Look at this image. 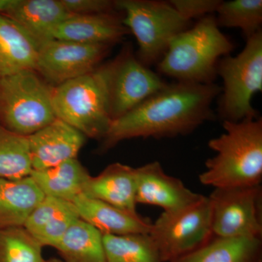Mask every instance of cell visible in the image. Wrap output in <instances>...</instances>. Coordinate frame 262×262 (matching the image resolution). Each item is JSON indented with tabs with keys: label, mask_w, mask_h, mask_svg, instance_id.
I'll list each match as a JSON object with an SVG mask.
<instances>
[{
	"label": "cell",
	"mask_w": 262,
	"mask_h": 262,
	"mask_svg": "<svg viewBox=\"0 0 262 262\" xmlns=\"http://www.w3.org/2000/svg\"><path fill=\"white\" fill-rule=\"evenodd\" d=\"M216 84L177 82L167 84L125 115L114 120L102 139L106 151L135 138L185 136L213 117L211 106L221 94Z\"/></svg>",
	"instance_id": "6da1fadb"
},
{
	"label": "cell",
	"mask_w": 262,
	"mask_h": 262,
	"mask_svg": "<svg viewBox=\"0 0 262 262\" xmlns=\"http://www.w3.org/2000/svg\"><path fill=\"white\" fill-rule=\"evenodd\" d=\"M225 133L208 146L215 152L200 174L203 185L214 188L252 187L262 180V120L223 121Z\"/></svg>",
	"instance_id": "7a4b0ae2"
},
{
	"label": "cell",
	"mask_w": 262,
	"mask_h": 262,
	"mask_svg": "<svg viewBox=\"0 0 262 262\" xmlns=\"http://www.w3.org/2000/svg\"><path fill=\"white\" fill-rule=\"evenodd\" d=\"M233 48L221 32L215 17L208 15L170 41L158 63V70L177 82L213 83L219 58L229 56Z\"/></svg>",
	"instance_id": "3957f363"
},
{
	"label": "cell",
	"mask_w": 262,
	"mask_h": 262,
	"mask_svg": "<svg viewBox=\"0 0 262 262\" xmlns=\"http://www.w3.org/2000/svg\"><path fill=\"white\" fill-rule=\"evenodd\" d=\"M112 62L54 87L53 106L57 119L86 138L102 139L113 122L110 83Z\"/></svg>",
	"instance_id": "277c9868"
},
{
	"label": "cell",
	"mask_w": 262,
	"mask_h": 262,
	"mask_svg": "<svg viewBox=\"0 0 262 262\" xmlns=\"http://www.w3.org/2000/svg\"><path fill=\"white\" fill-rule=\"evenodd\" d=\"M53 89L34 70L0 78V125L27 137L47 126L56 119Z\"/></svg>",
	"instance_id": "5b68a950"
},
{
	"label": "cell",
	"mask_w": 262,
	"mask_h": 262,
	"mask_svg": "<svg viewBox=\"0 0 262 262\" xmlns=\"http://www.w3.org/2000/svg\"><path fill=\"white\" fill-rule=\"evenodd\" d=\"M246 40L239 54L225 56L217 64V75L223 80L219 105L223 121L239 122L258 117L251 100L262 91L261 30Z\"/></svg>",
	"instance_id": "8992f818"
},
{
	"label": "cell",
	"mask_w": 262,
	"mask_h": 262,
	"mask_svg": "<svg viewBox=\"0 0 262 262\" xmlns=\"http://www.w3.org/2000/svg\"><path fill=\"white\" fill-rule=\"evenodd\" d=\"M115 8L122 12L124 25L136 38V58L147 67L160 61L170 41L189 29L191 22L168 2L119 0L115 1Z\"/></svg>",
	"instance_id": "52a82bcc"
},
{
	"label": "cell",
	"mask_w": 262,
	"mask_h": 262,
	"mask_svg": "<svg viewBox=\"0 0 262 262\" xmlns=\"http://www.w3.org/2000/svg\"><path fill=\"white\" fill-rule=\"evenodd\" d=\"M149 234L163 262H175L194 252L213 236L208 196L178 211H163Z\"/></svg>",
	"instance_id": "ba28073f"
},
{
	"label": "cell",
	"mask_w": 262,
	"mask_h": 262,
	"mask_svg": "<svg viewBox=\"0 0 262 262\" xmlns=\"http://www.w3.org/2000/svg\"><path fill=\"white\" fill-rule=\"evenodd\" d=\"M208 198L213 235L227 238H261V185L215 188Z\"/></svg>",
	"instance_id": "9c48e42d"
},
{
	"label": "cell",
	"mask_w": 262,
	"mask_h": 262,
	"mask_svg": "<svg viewBox=\"0 0 262 262\" xmlns=\"http://www.w3.org/2000/svg\"><path fill=\"white\" fill-rule=\"evenodd\" d=\"M110 46L50 39L38 47L34 70L48 83L59 85L96 70Z\"/></svg>",
	"instance_id": "30bf717a"
},
{
	"label": "cell",
	"mask_w": 262,
	"mask_h": 262,
	"mask_svg": "<svg viewBox=\"0 0 262 262\" xmlns=\"http://www.w3.org/2000/svg\"><path fill=\"white\" fill-rule=\"evenodd\" d=\"M110 107L113 121L139 106L163 89L167 82L138 60L130 48H125L112 61Z\"/></svg>",
	"instance_id": "8fae6325"
},
{
	"label": "cell",
	"mask_w": 262,
	"mask_h": 262,
	"mask_svg": "<svg viewBox=\"0 0 262 262\" xmlns=\"http://www.w3.org/2000/svg\"><path fill=\"white\" fill-rule=\"evenodd\" d=\"M192 192L178 178L165 173L161 164L153 161L136 168V203L174 211L191 206L203 198Z\"/></svg>",
	"instance_id": "7c38bea8"
},
{
	"label": "cell",
	"mask_w": 262,
	"mask_h": 262,
	"mask_svg": "<svg viewBox=\"0 0 262 262\" xmlns=\"http://www.w3.org/2000/svg\"><path fill=\"white\" fill-rule=\"evenodd\" d=\"M33 170H43L77 158L86 137L59 119L29 136Z\"/></svg>",
	"instance_id": "4fadbf2b"
},
{
	"label": "cell",
	"mask_w": 262,
	"mask_h": 262,
	"mask_svg": "<svg viewBox=\"0 0 262 262\" xmlns=\"http://www.w3.org/2000/svg\"><path fill=\"white\" fill-rule=\"evenodd\" d=\"M39 47L52 39L53 29L72 16L61 0H11L3 14Z\"/></svg>",
	"instance_id": "5bb4252c"
},
{
	"label": "cell",
	"mask_w": 262,
	"mask_h": 262,
	"mask_svg": "<svg viewBox=\"0 0 262 262\" xmlns=\"http://www.w3.org/2000/svg\"><path fill=\"white\" fill-rule=\"evenodd\" d=\"M130 32L122 17L113 12L92 15H72L53 29L52 39L84 44L110 45Z\"/></svg>",
	"instance_id": "9a60e30c"
},
{
	"label": "cell",
	"mask_w": 262,
	"mask_h": 262,
	"mask_svg": "<svg viewBox=\"0 0 262 262\" xmlns=\"http://www.w3.org/2000/svg\"><path fill=\"white\" fill-rule=\"evenodd\" d=\"M72 203L81 220L102 234L125 235L149 234L151 231V221L138 213L122 210L83 194L77 196Z\"/></svg>",
	"instance_id": "2e32d148"
},
{
	"label": "cell",
	"mask_w": 262,
	"mask_h": 262,
	"mask_svg": "<svg viewBox=\"0 0 262 262\" xmlns=\"http://www.w3.org/2000/svg\"><path fill=\"white\" fill-rule=\"evenodd\" d=\"M82 194L125 211L136 210V168L115 163L99 175L90 177Z\"/></svg>",
	"instance_id": "e0dca14e"
},
{
	"label": "cell",
	"mask_w": 262,
	"mask_h": 262,
	"mask_svg": "<svg viewBox=\"0 0 262 262\" xmlns=\"http://www.w3.org/2000/svg\"><path fill=\"white\" fill-rule=\"evenodd\" d=\"M79 220L80 215L73 203L45 196L24 227L42 247L56 248L66 232Z\"/></svg>",
	"instance_id": "ac0fdd59"
},
{
	"label": "cell",
	"mask_w": 262,
	"mask_h": 262,
	"mask_svg": "<svg viewBox=\"0 0 262 262\" xmlns=\"http://www.w3.org/2000/svg\"><path fill=\"white\" fill-rule=\"evenodd\" d=\"M44 198L30 176L18 179H0V229L24 227Z\"/></svg>",
	"instance_id": "d6986e66"
},
{
	"label": "cell",
	"mask_w": 262,
	"mask_h": 262,
	"mask_svg": "<svg viewBox=\"0 0 262 262\" xmlns=\"http://www.w3.org/2000/svg\"><path fill=\"white\" fill-rule=\"evenodd\" d=\"M46 196L72 202L82 194L91 175L77 158L43 170H33L30 174Z\"/></svg>",
	"instance_id": "ffe728a7"
},
{
	"label": "cell",
	"mask_w": 262,
	"mask_h": 262,
	"mask_svg": "<svg viewBox=\"0 0 262 262\" xmlns=\"http://www.w3.org/2000/svg\"><path fill=\"white\" fill-rule=\"evenodd\" d=\"M38 47L13 21L0 14V78L34 70Z\"/></svg>",
	"instance_id": "44dd1931"
},
{
	"label": "cell",
	"mask_w": 262,
	"mask_h": 262,
	"mask_svg": "<svg viewBox=\"0 0 262 262\" xmlns=\"http://www.w3.org/2000/svg\"><path fill=\"white\" fill-rule=\"evenodd\" d=\"M175 262H262L261 238L213 235L202 247Z\"/></svg>",
	"instance_id": "7402d4cb"
},
{
	"label": "cell",
	"mask_w": 262,
	"mask_h": 262,
	"mask_svg": "<svg viewBox=\"0 0 262 262\" xmlns=\"http://www.w3.org/2000/svg\"><path fill=\"white\" fill-rule=\"evenodd\" d=\"M55 248L65 262H106L103 234L81 219Z\"/></svg>",
	"instance_id": "603a6c76"
},
{
	"label": "cell",
	"mask_w": 262,
	"mask_h": 262,
	"mask_svg": "<svg viewBox=\"0 0 262 262\" xmlns=\"http://www.w3.org/2000/svg\"><path fill=\"white\" fill-rule=\"evenodd\" d=\"M106 262H163L149 234H103Z\"/></svg>",
	"instance_id": "cb8c5ba5"
},
{
	"label": "cell",
	"mask_w": 262,
	"mask_h": 262,
	"mask_svg": "<svg viewBox=\"0 0 262 262\" xmlns=\"http://www.w3.org/2000/svg\"><path fill=\"white\" fill-rule=\"evenodd\" d=\"M32 170L28 137L0 125V179L24 178Z\"/></svg>",
	"instance_id": "d4e9b609"
},
{
	"label": "cell",
	"mask_w": 262,
	"mask_h": 262,
	"mask_svg": "<svg viewBox=\"0 0 262 262\" xmlns=\"http://www.w3.org/2000/svg\"><path fill=\"white\" fill-rule=\"evenodd\" d=\"M215 13L218 26L241 29L246 39L261 30V0L222 1Z\"/></svg>",
	"instance_id": "484cf974"
},
{
	"label": "cell",
	"mask_w": 262,
	"mask_h": 262,
	"mask_svg": "<svg viewBox=\"0 0 262 262\" xmlns=\"http://www.w3.org/2000/svg\"><path fill=\"white\" fill-rule=\"evenodd\" d=\"M42 248L24 227L0 229V262H45Z\"/></svg>",
	"instance_id": "4316f807"
},
{
	"label": "cell",
	"mask_w": 262,
	"mask_h": 262,
	"mask_svg": "<svg viewBox=\"0 0 262 262\" xmlns=\"http://www.w3.org/2000/svg\"><path fill=\"white\" fill-rule=\"evenodd\" d=\"M186 20L202 18L215 13L222 3L220 0H170L168 2Z\"/></svg>",
	"instance_id": "83f0119b"
},
{
	"label": "cell",
	"mask_w": 262,
	"mask_h": 262,
	"mask_svg": "<svg viewBox=\"0 0 262 262\" xmlns=\"http://www.w3.org/2000/svg\"><path fill=\"white\" fill-rule=\"evenodd\" d=\"M62 4L73 15L110 13L115 8V1L110 0H61Z\"/></svg>",
	"instance_id": "f1b7e54d"
},
{
	"label": "cell",
	"mask_w": 262,
	"mask_h": 262,
	"mask_svg": "<svg viewBox=\"0 0 262 262\" xmlns=\"http://www.w3.org/2000/svg\"><path fill=\"white\" fill-rule=\"evenodd\" d=\"M45 262H65V261H62V260L58 259V258H51V259L48 260V261H46Z\"/></svg>",
	"instance_id": "f546056e"
}]
</instances>
